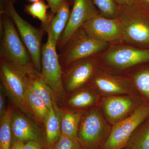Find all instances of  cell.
Segmentation results:
<instances>
[{"label": "cell", "mask_w": 149, "mask_h": 149, "mask_svg": "<svg viewBox=\"0 0 149 149\" xmlns=\"http://www.w3.org/2000/svg\"><path fill=\"white\" fill-rule=\"evenodd\" d=\"M117 17L123 26L124 43L140 48L149 47V12L134 1L120 6Z\"/></svg>", "instance_id": "6da1fadb"}, {"label": "cell", "mask_w": 149, "mask_h": 149, "mask_svg": "<svg viewBox=\"0 0 149 149\" xmlns=\"http://www.w3.org/2000/svg\"><path fill=\"white\" fill-rule=\"evenodd\" d=\"M1 29L0 58L19 68L33 65L29 52L13 22L6 13L1 20Z\"/></svg>", "instance_id": "7a4b0ae2"}, {"label": "cell", "mask_w": 149, "mask_h": 149, "mask_svg": "<svg viewBox=\"0 0 149 149\" xmlns=\"http://www.w3.org/2000/svg\"><path fill=\"white\" fill-rule=\"evenodd\" d=\"M110 45L109 43L91 36L81 27L68 38L59 50L60 62L63 68L78 60L99 54Z\"/></svg>", "instance_id": "3957f363"}, {"label": "cell", "mask_w": 149, "mask_h": 149, "mask_svg": "<svg viewBox=\"0 0 149 149\" xmlns=\"http://www.w3.org/2000/svg\"><path fill=\"white\" fill-rule=\"evenodd\" d=\"M102 110L93 108L82 115L78 139L82 149H101L111 130Z\"/></svg>", "instance_id": "277c9868"}, {"label": "cell", "mask_w": 149, "mask_h": 149, "mask_svg": "<svg viewBox=\"0 0 149 149\" xmlns=\"http://www.w3.org/2000/svg\"><path fill=\"white\" fill-rule=\"evenodd\" d=\"M101 65L112 71H122L149 62V49L125 45H110L99 54Z\"/></svg>", "instance_id": "5b68a950"}, {"label": "cell", "mask_w": 149, "mask_h": 149, "mask_svg": "<svg viewBox=\"0 0 149 149\" xmlns=\"http://www.w3.org/2000/svg\"><path fill=\"white\" fill-rule=\"evenodd\" d=\"M1 84L12 102L32 120H37L26 100V84L19 68L0 58Z\"/></svg>", "instance_id": "8992f818"}, {"label": "cell", "mask_w": 149, "mask_h": 149, "mask_svg": "<svg viewBox=\"0 0 149 149\" xmlns=\"http://www.w3.org/2000/svg\"><path fill=\"white\" fill-rule=\"evenodd\" d=\"M51 19L43 24L47 33V42L42 47L41 75L54 93L59 95L64 88L63 82V68L56 51L57 44L54 41L51 30Z\"/></svg>", "instance_id": "52a82bcc"}, {"label": "cell", "mask_w": 149, "mask_h": 149, "mask_svg": "<svg viewBox=\"0 0 149 149\" xmlns=\"http://www.w3.org/2000/svg\"><path fill=\"white\" fill-rule=\"evenodd\" d=\"M149 117V104L142 103L130 115L112 125L101 149H123L128 146L137 128Z\"/></svg>", "instance_id": "ba28073f"}, {"label": "cell", "mask_w": 149, "mask_h": 149, "mask_svg": "<svg viewBox=\"0 0 149 149\" xmlns=\"http://www.w3.org/2000/svg\"><path fill=\"white\" fill-rule=\"evenodd\" d=\"M15 25L19 36L27 48L35 69L41 71V47L44 28H37L22 18L11 2L6 1V13Z\"/></svg>", "instance_id": "9c48e42d"}, {"label": "cell", "mask_w": 149, "mask_h": 149, "mask_svg": "<svg viewBox=\"0 0 149 149\" xmlns=\"http://www.w3.org/2000/svg\"><path fill=\"white\" fill-rule=\"evenodd\" d=\"M88 84L104 97L136 95L137 90L129 78L115 74L101 65Z\"/></svg>", "instance_id": "30bf717a"}, {"label": "cell", "mask_w": 149, "mask_h": 149, "mask_svg": "<svg viewBox=\"0 0 149 149\" xmlns=\"http://www.w3.org/2000/svg\"><path fill=\"white\" fill-rule=\"evenodd\" d=\"M99 54L80 59L63 68V82L67 91H76L88 84L101 65Z\"/></svg>", "instance_id": "8fae6325"}, {"label": "cell", "mask_w": 149, "mask_h": 149, "mask_svg": "<svg viewBox=\"0 0 149 149\" xmlns=\"http://www.w3.org/2000/svg\"><path fill=\"white\" fill-rule=\"evenodd\" d=\"M82 27L91 36L110 45L124 43L123 26L118 17L106 18L99 14Z\"/></svg>", "instance_id": "7c38bea8"}, {"label": "cell", "mask_w": 149, "mask_h": 149, "mask_svg": "<svg viewBox=\"0 0 149 149\" xmlns=\"http://www.w3.org/2000/svg\"><path fill=\"white\" fill-rule=\"evenodd\" d=\"M143 103L134 95L104 97L101 102L104 116L113 125L130 115Z\"/></svg>", "instance_id": "4fadbf2b"}, {"label": "cell", "mask_w": 149, "mask_h": 149, "mask_svg": "<svg viewBox=\"0 0 149 149\" xmlns=\"http://www.w3.org/2000/svg\"><path fill=\"white\" fill-rule=\"evenodd\" d=\"M99 14V10L92 0H73L69 20L57 45L59 51L75 31L85 22Z\"/></svg>", "instance_id": "5bb4252c"}, {"label": "cell", "mask_w": 149, "mask_h": 149, "mask_svg": "<svg viewBox=\"0 0 149 149\" xmlns=\"http://www.w3.org/2000/svg\"><path fill=\"white\" fill-rule=\"evenodd\" d=\"M12 139L13 143L17 141H35L47 147L42 130L22 112L13 111L11 123Z\"/></svg>", "instance_id": "9a60e30c"}, {"label": "cell", "mask_w": 149, "mask_h": 149, "mask_svg": "<svg viewBox=\"0 0 149 149\" xmlns=\"http://www.w3.org/2000/svg\"><path fill=\"white\" fill-rule=\"evenodd\" d=\"M21 70L26 85L46 104L49 109L55 104L53 92L33 65Z\"/></svg>", "instance_id": "2e32d148"}, {"label": "cell", "mask_w": 149, "mask_h": 149, "mask_svg": "<svg viewBox=\"0 0 149 149\" xmlns=\"http://www.w3.org/2000/svg\"><path fill=\"white\" fill-rule=\"evenodd\" d=\"M55 105L49 110V116L45 124L46 143L48 148L52 149L61 135V113Z\"/></svg>", "instance_id": "e0dca14e"}, {"label": "cell", "mask_w": 149, "mask_h": 149, "mask_svg": "<svg viewBox=\"0 0 149 149\" xmlns=\"http://www.w3.org/2000/svg\"><path fill=\"white\" fill-rule=\"evenodd\" d=\"M61 113V134L78 141V128L83 113L65 111Z\"/></svg>", "instance_id": "ac0fdd59"}, {"label": "cell", "mask_w": 149, "mask_h": 149, "mask_svg": "<svg viewBox=\"0 0 149 149\" xmlns=\"http://www.w3.org/2000/svg\"><path fill=\"white\" fill-rule=\"evenodd\" d=\"M69 99L68 104L76 108H85L95 104L99 100V96L90 88H82Z\"/></svg>", "instance_id": "d6986e66"}, {"label": "cell", "mask_w": 149, "mask_h": 149, "mask_svg": "<svg viewBox=\"0 0 149 149\" xmlns=\"http://www.w3.org/2000/svg\"><path fill=\"white\" fill-rule=\"evenodd\" d=\"M26 100L37 120L45 124L49 116V109L44 102L26 85Z\"/></svg>", "instance_id": "ffe728a7"}, {"label": "cell", "mask_w": 149, "mask_h": 149, "mask_svg": "<svg viewBox=\"0 0 149 149\" xmlns=\"http://www.w3.org/2000/svg\"><path fill=\"white\" fill-rule=\"evenodd\" d=\"M13 111L8 107L0 119V149H10L12 142L11 123Z\"/></svg>", "instance_id": "44dd1931"}, {"label": "cell", "mask_w": 149, "mask_h": 149, "mask_svg": "<svg viewBox=\"0 0 149 149\" xmlns=\"http://www.w3.org/2000/svg\"><path fill=\"white\" fill-rule=\"evenodd\" d=\"M127 146L130 149H149V117L135 130Z\"/></svg>", "instance_id": "7402d4cb"}, {"label": "cell", "mask_w": 149, "mask_h": 149, "mask_svg": "<svg viewBox=\"0 0 149 149\" xmlns=\"http://www.w3.org/2000/svg\"><path fill=\"white\" fill-rule=\"evenodd\" d=\"M131 79L130 80L136 89L149 101V68L134 72Z\"/></svg>", "instance_id": "603a6c76"}, {"label": "cell", "mask_w": 149, "mask_h": 149, "mask_svg": "<svg viewBox=\"0 0 149 149\" xmlns=\"http://www.w3.org/2000/svg\"><path fill=\"white\" fill-rule=\"evenodd\" d=\"M92 1L102 16L108 18H117L120 6L115 0Z\"/></svg>", "instance_id": "cb8c5ba5"}, {"label": "cell", "mask_w": 149, "mask_h": 149, "mask_svg": "<svg viewBox=\"0 0 149 149\" xmlns=\"http://www.w3.org/2000/svg\"><path fill=\"white\" fill-rule=\"evenodd\" d=\"M48 6L42 1H39L34 2L26 7L27 13L35 18L39 19L43 24L47 23L51 19L47 14Z\"/></svg>", "instance_id": "d4e9b609"}, {"label": "cell", "mask_w": 149, "mask_h": 149, "mask_svg": "<svg viewBox=\"0 0 149 149\" xmlns=\"http://www.w3.org/2000/svg\"><path fill=\"white\" fill-rule=\"evenodd\" d=\"M67 24L65 22L55 16L51 19V30L54 42H58Z\"/></svg>", "instance_id": "484cf974"}, {"label": "cell", "mask_w": 149, "mask_h": 149, "mask_svg": "<svg viewBox=\"0 0 149 149\" xmlns=\"http://www.w3.org/2000/svg\"><path fill=\"white\" fill-rule=\"evenodd\" d=\"M52 149H82L78 141L61 134Z\"/></svg>", "instance_id": "4316f807"}, {"label": "cell", "mask_w": 149, "mask_h": 149, "mask_svg": "<svg viewBox=\"0 0 149 149\" xmlns=\"http://www.w3.org/2000/svg\"><path fill=\"white\" fill-rule=\"evenodd\" d=\"M70 13V11L69 6L68 3H63L56 13V16L61 19L68 23L69 20Z\"/></svg>", "instance_id": "83f0119b"}, {"label": "cell", "mask_w": 149, "mask_h": 149, "mask_svg": "<svg viewBox=\"0 0 149 149\" xmlns=\"http://www.w3.org/2000/svg\"><path fill=\"white\" fill-rule=\"evenodd\" d=\"M52 13H56L57 12L62 5L65 2V0H47Z\"/></svg>", "instance_id": "f1b7e54d"}, {"label": "cell", "mask_w": 149, "mask_h": 149, "mask_svg": "<svg viewBox=\"0 0 149 149\" xmlns=\"http://www.w3.org/2000/svg\"><path fill=\"white\" fill-rule=\"evenodd\" d=\"M5 92L2 85L0 86V117L5 112L7 108L5 107Z\"/></svg>", "instance_id": "f546056e"}, {"label": "cell", "mask_w": 149, "mask_h": 149, "mask_svg": "<svg viewBox=\"0 0 149 149\" xmlns=\"http://www.w3.org/2000/svg\"><path fill=\"white\" fill-rule=\"evenodd\" d=\"M24 149H45L42 144L35 141H30L24 144Z\"/></svg>", "instance_id": "4dcf8cb0"}, {"label": "cell", "mask_w": 149, "mask_h": 149, "mask_svg": "<svg viewBox=\"0 0 149 149\" xmlns=\"http://www.w3.org/2000/svg\"><path fill=\"white\" fill-rule=\"evenodd\" d=\"M135 1L141 7L149 12V0H135Z\"/></svg>", "instance_id": "1f68e13d"}, {"label": "cell", "mask_w": 149, "mask_h": 149, "mask_svg": "<svg viewBox=\"0 0 149 149\" xmlns=\"http://www.w3.org/2000/svg\"><path fill=\"white\" fill-rule=\"evenodd\" d=\"M24 143L22 141H17L13 143L10 149H24Z\"/></svg>", "instance_id": "d6a6232c"}, {"label": "cell", "mask_w": 149, "mask_h": 149, "mask_svg": "<svg viewBox=\"0 0 149 149\" xmlns=\"http://www.w3.org/2000/svg\"><path fill=\"white\" fill-rule=\"evenodd\" d=\"M120 6L127 5L133 3L135 0H115Z\"/></svg>", "instance_id": "836d02e7"}, {"label": "cell", "mask_w": 149, "mask_h": 149, "mask_svg": "<svg viewBox=\"0 0 149 149\" xmlns=\"http://www.w3.org/2000/svg\"><path fill=\"white\" fill-rule=\"evenodd\" d=\"M33 2H36L38 1H40V0H29Z\"/></svg>", "instance_id": "e575fe53"}, {"label": "cell", "mask_w": 149, "mask_h": 149, "mask_svg": "<svg viewBox=\"0 0 149 149\" xmlns=\"http://www.w3.org/2000/svg\"><path fill=\"white\" fill-rule=\"evenodd\" d=\"M123 149H130V148H129L128 146H127L125 147V148H124Z\"/></svg>", "instance_id": "d590c367"}]
</instances>
